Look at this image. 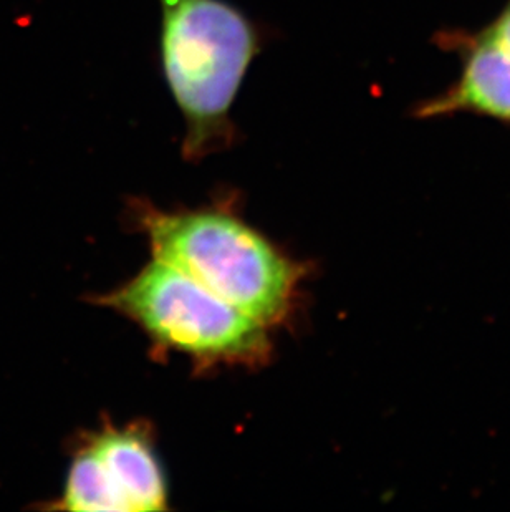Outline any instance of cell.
Instances as JSON below:
<instances>
[{"label": "cell", "mask_w": 510, "mask_h": 512, "mask_svg": "<svg viewBox=\"0 0 510 512\" xmlns=\"http://www.w3.org/2000/svg\"><path fill=\"white\" fill-rule=\"evenodd\" d=\"M236 194L194 209H161L133 198L131 231L148 239L154 259L176 267L212 294L267 325L290 327L308 266L242 218Z\"/></svg>", "instance_id": "cell-1"}, {"label": "cell", "mask_w": 510, "mask_h": 512, "mask_svg": "<svg viewBox=\"0 0 510 512\" xmlns=\"http://www.w3.org/2000/svg\"><path fill=\"white\" fill-rule=\"evenodd\" d=\"M164 77L183 115L184 160L199 163L231 150V118L249 67L269 34L227 0H159Z\"/></svg>", "instance_id": "cell-2"}, {"label": "cell", "mask_w": 510, "mask_h": 512, "mask_svg": "<svg viewBox=\"0 0 510 512\" xmlns=\"http://www.w3.org/2000/svg\"><path fill=\"white\" fill-rule=\"evenodd\" d=\"M474 44L492 72L510 88V0L489 24L474 32Z\"/></svg>", "instance_id": "cell-5"}, {"label": "cell", "mask_w": 510, "mask_h": 512, "mask_svg": "<svg viewBox=\"0 0 510 512\" xmlns=\"http://www.w3.org/2000/svg\"><path fill=\"white\" fill-rule=\"evenodd\" d=\"M62 493L50 509L146 512L168 509V481L150 421L116 426L105 420L70 448Z\"/></svg>", "instance_id": "cell-4"}, {"label": "cell", "mask_w": 510, "mask_h": 512, "mask_svg": "<svg viewBox=\"0 0 510 512\" xmlns=\"http://www.w3.org/2000/svg\"><path fill=\"white\" fill-rule=\"evenodd\" d=\"M92 300L138 325L159 358L179 353L199 373L219 367L254 370L269 365L274 355L267 325L154 257L130 281Z\"/></svg>", "instance_id": "cell-3"}]
</instances>
